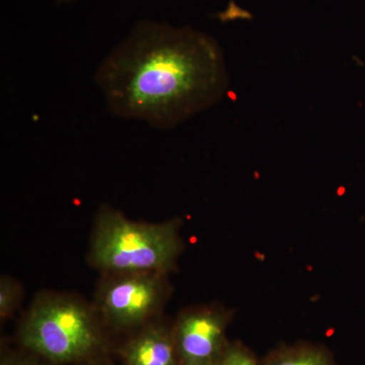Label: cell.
I'll list each match as a JSON object with an SVG mask.
<instances>
[{
  "instance_id": "6da1fadb",
  "label": "cell",
  "mask_w": 365,
  "mask_h": 365,
  "mask_svg": "<svg viewBox=\"0 0 365 365\" xmlns=\"http://www.w3.org/2000/svg\"><path fill=\"white\" fill-rule=\"evenodd\" d=\"M110 111L169 130L217 104L228 88L215 38L191 26L144 20L93 76Z\"/></svg>"
},
{
  "instance_id": "277c9868",
  "label": "cell",
  "mask_w": 365,
  "mask_h": 365,
  "mask_svg": "<svg viewBox=\"0 0 365 365\" xmlns=\"http://www.w3.org/2000/svg\"><path fill=\"white\" fill-rule=\"evenodd\" d=\"M170 294L165 274H107L98 284L93 307L98 316L113 326L130 328L157 314Z\"/></svg>"
},
{
  "instance_id": "30bf717a",
  "label": "cell",
  "mask_w": 365,
  "mask_h": 365,
  "mask_svg": "<svg viewBox=\"0 0 365 365\" xmlns=\"http://www.w3.org/2000/svg\"><path fill=\"white\" fill-rule=\"evenodd\" d=\"M76 1V0H55V4H56L57 6H67V4H71Z\"/></svg>"
},
{
  "instance_id": "ba28073f",
  "label": "cell",
  "mask_w": 365,
  "mask_h": 365,
  "mask_svg": "<svg viewBox=\"0 0 365 365\" xmlns=\"http://www.w3.org/2000/svg\"><path fill=\"white\" fill-rule=\"evenodd\" d=\"M21 287L18 281L9 276L0 279V318L6 319L18 309L21 302Z\"/></svg>"
},
{
  "instance_id": "7a4b0ae2",
  "label": "cell",
  "mask_w": 365,
  "mask_h": 365,
  "mask_svg": "<svg viewBox=\"0 0 365 365\" xmlns=\"http://www.w3.org/2000/svg\"><path fill=\"white\" fill-rule=\"evenodd\" d=\"M181 227V218L157 223L135 222L121 211L103 205L95 217L88 260L103 275H169L177 268L184 248Z\"/></svg>"
},
{
  "instance_id": "3957f363",
  "label": "cell",
  "mask_w": 365,
  "mask_h": 365,
  "mask_svg": "<svg viewBox=\"0 0 365 365\" xmlns=\"http://www.w3.org/2000/svg\"><path fill=\"white\" fill-rule=\"evenodd\" d=\"M98 314L83 300L45 292L31 304L21 323L23 344L56 362L85 359L98 347Z\"/></svg>"
},
{
  "instance_id": "52a82bcc",
  "label": "cell",
  "mask_w": 365,
  "mask_h": 365,
  "mask_svg": "<svg viewBox=\"0 0 365 365\" xmlns=\"http://www.w3.org/2000/svg\"><path fill=\"white\" fill-rule=\"evenodd\" d=\"M267 365H333L323 350L314 347H297L282 350L271 357Z\"/></svg>"
},
{
  "instance_id": "8fae6325",
  "label": "cell",
  "mask_w": 365,
  "mask_h": 365,
  "mask_svg": "<svg viewBox=\"0 0 365 365\" xmlns=\"http://www.w3.org/2000/svg\"><path fill=\"white\" fill-rule=\"evenodd\" d=\"M11 365H26V364H11Z\"/></svg>"
},
{
  "instance_id": "8992f818",
  "label": "cell",
  "mask_w": 365,
  "mask_h": 365,
  "mask_svg": "<svg viewBox=\"0 0 365 365\" xmlns=\"http://www.w3.org/2000/svg\"><path fill=\"white\" fill-rule=\"evenodd\" d=\"M127 365H178L174 333L165 327L150 325L125 347Z\"/></svg>"
},
{
  "instance_id": "5b68a950",
  "label": "cell",
  "mask_w": 365,
  "mask_h": 365,
  "mask_svg": "<svg viewBox=\"0 0 365 365\" xmlns=\"http://www.w3.org/2000/svg\"><path fill=\"white\" fill-rule=\"evenodd\" d=\"M230 309L205 306L185 309L175 326L174 338L181 365H217L227 348L225 334Z\"/></svg>"
},
{
  "instance_id": "9c48e42d",
  "label": "cell",
  "mask_w": 365,
  "mask_h": 365,
  "mask_svg": "<svg viewBox=\"0 0 365 365\" xmlns=\"http://www.w3.org/2000/svg\"><path fill=\"white\" fill-rule=\"evenodd\" d=\"M217 365H258L253 355L241 347V346H234V347L227 348L222 360Z\"/></svg>"
}]
</instances>
